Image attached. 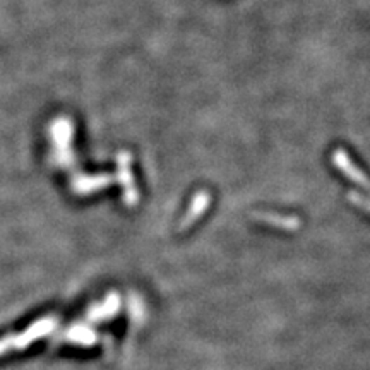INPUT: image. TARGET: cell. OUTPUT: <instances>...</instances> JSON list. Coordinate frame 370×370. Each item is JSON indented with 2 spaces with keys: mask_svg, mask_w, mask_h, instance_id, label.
Wrapping results in <instances>:
<instances>
[{
  "mask_svg": "<svg viewBox=\"0 0 370 370\" xmlns=\"http://www.w3.org/2000/svg\"><path fill=\"white\" fill-rule=\"evenodd\" d=\"M57 327V319L53 315L50 317H43L34 321L26 331L19 334H11V336H6L0 339V355L13 352V350H25L28 348L33 341L36 339L46 336V334L52 333Z\"/></svg>",
  "mask_w": 370,
  "mask_h": 370,
  "instance_id": "1",
  "label": "cell"
},
{
  "mask_svg": "<svg viewBox=\"0 0 370 370\" xmlns=\"http://www.w3.org/2000/svg\"><path fill=\"white\" fill-rule=\"evenodd\" d=\"M117 308H118V299L114 295V296H110L107 302H103L102 306L92 307L90 310V314H88V319H90V321H96V322L105 321V319L111 317V315L117 312Z\"/></svg>",
  "mask_w": 370,
  "mask_h": 370,
  "instance_id": "3",
  "label": "cell"
},
{
  "mask_svg": "<svg viewBox=\"0 0 370 370\" xmlns=\"http://www.w3.org/2000/svg\"><path fill=\"white\" fill-rule=\"evenodd\" d=\"M60 339L62 341L72 343V345L91 346L95 345L96 334L92 333L90 327H72V329L67 331Z\"/></svg>",
  "mask_w": 370,
  "mask_h": 370,
  "instance_id": "2",
  "label": "cell"
}]
</instances>
